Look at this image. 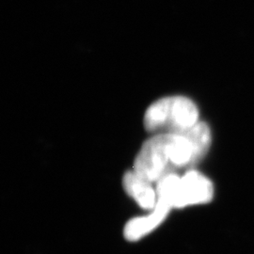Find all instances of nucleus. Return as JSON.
Wrapping results in <instances>:
<instances>
[{
  "label": "nucleus",
  "instance_id": "4",
  "mask_svg": "<svg viewBox=\"0 0 254 254\" xmlns=\"http://www.w3.org/2000/svg\"><path fill=\"white\" fill-rule=\"evenodd\" d=\"M172 207L162 200H157L154 210L146 216L130 219L124 229V236L127 241L136 242L154 232L161 225L170 214Z\"/></svg>",
  "mask_w": 254,
  "mask_h": 254
},
{
  "label": "nucleus",
  "instance_id": "3",
  "mask_svg": "<svg viewBox=\"0 0 254 254\" xmlns=\"http://www.w3.org/2000/svg\"><path fill=\"white\" fill-rule=\"evenodd\" d=\"M157 200L168 203L172 208H184L204 204L214 197V186L203 174L190 170L180 176L172 173L156 183Z\"/></svg>",
  "mask_w": 254,
  "mask_h": 254
},
{
  "label": "nucleus",
  "instance_id": "6",
  "mask_svg": "<svg viewBox=\"0 0 254 254\" xmlns=\"http://www.w3.org/2000/svg\"><path fill=\"white\" fill-rule=\"evenodd\" d=\"M187 136L190 137V139L194 146L196 156L198 162L205 156L209 151V148L211 145V130L210 127L203 122H199L196 126L189 129L188 131H185Z\"/></svg>",
  "mask_w": 254,
  "mask_h": 254
},
{
  "label": "nucleus",
  "instance_id": "2",
  "mask_svg": "<svg viewBox=\"0 0 254 254\" xmlns=\"http://www.w3.org/2000/svg\"><path fill=\"white\" fill-rule=\"evenodd\" d=\"M199 109L184 96H171L153 103L144 115V127L149 133H183L199 123Z\"/></svg>",
  "mask_w": 254,
  "mask_h": 254
},
{
  "label": "nucleus",
  "instance_id": "1",
  "mask_svg": "<svg viewBox=\"0 0 254 254\" xmlns=\"http://www.w3.org/2000/svg\"><path fill=\"white\" fill-rule=\"evenodd\" d=\"M198 163L190 137L183 133L155 134L137 153L133 170L151 183Z\"/></svg>",
  "mask_w": 254,
  "mask_h": 254
},
{
  "label": "nucleus",
  "instance_id": "5",
  "mask_svg": "<svg viewBox=\"0 0 254 254\" xmlns=\"http://www.w3.org/2000/svg\"><path fill=\"white\" fill-rule=\"evenodd\" d=\"M152 184L134 170L128 171L123 177V187L127 194L140 208L149 211L154 210L157 203V193Z\"/></svg>",
  "mask_w": 254,
  "mask_h": 254
}]
</instances>
